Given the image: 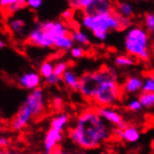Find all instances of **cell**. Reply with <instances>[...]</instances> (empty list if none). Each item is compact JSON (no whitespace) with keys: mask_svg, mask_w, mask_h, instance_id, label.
Wrapping results in <instances>:
<instances>
[{"mask_svg":"<svg viewBox=\"0 0 154 154\" xmlns=\"http://www.w3.org/2000/svg\"><path fill=\"white\" fill-rule=\"evenodd\" d=\"M95 109L107 123L116 126L117 128H123L127 124L123 121L121 113L113 106H96Z\"/></svg>","mask_w":154,"mask_h":154,"instance_id":"9c48e42d","label":"cell"},{"mask_svg":"<svg viewBox=\"0 0 154 154\" xmlns=\"http://www.w3.org/2000/svg\"><path fill=\"white\" fill-rule=\"evenodd\" d=\"M70 67V64L67 61H58L54 64V72L58 76H63V74Z\"/></svg>","mask_w":154,"mask_h":154,"instance_id":"4316f807","label":"cell"},{"mask_svg":"<svg viewBox=\"0 0 154 154\" xmlns=\"http://www.w3.org/2000/svg\"><path fill=\"white\" fill-rule=\"evenodd\" d=\"M69 119L70 118L67 113H65V112L58 113L51 119V127L55 130L63 132L66 128V126L69 122Z\"/></svg>","mask_w":154,"mask_h":154,"instance_id":"e0dca14e","label":"cell"},{"mask_svg":"<svg viewBox=\"0 0 154 154\" xmlns=\"http://www.w3.org/2000/svg\"><path fill=\"white\" fill-rule=\"evenodd\" d=\"M24 102L28 105L33 112L34 118H39L43 115L46 107V97L42 88H37L30 91Z\"/></svg>","mask_w":154,"mask_h":154,"instance_id":"52a82bcc","label":"cell"},{"mask_svg":"<svg viewBox=\"0 0 154 154\" xmlns=\"http://www.w3.org/2000/svg\"><path fill=\"white\" fill-rule=\"evenodd\" d=\"M51 104H52V106L54 109L60 110L63 107V106H64V101H63V99L60 96H55V97H53Z\"/></svg>","mask_w":154,"mask_h":154,"instance_id":"e575fe53","label":"cell"},{"mask_svg":"<svg viewBox=\"0 0 154 154\" xmlns=\"http://www.w3.org/2000/svg\"><path fill=\"white\" fill-rule=\"evenodd\" d=\"M142 92L154 93V72H149L143 78Z\"/></svg>","mask_w":154,"mask_h":154,"instance_id":"d4e9b609","label":"cell"},{"mask_svg":"<svg viewBox=\"0 0 154 154\" xmlns=\"http://www.w3.org/2000/svg\"><path fill=\"white\" fill-rule=\"evenodd\" d=\"M0 154H20L17 151H12L8 149H0Z\"/></svg>","mask_w":154,"mask_h":154,"instance_id":"74e56055","label":"cell"},{"mask_svg":"<svg viewBox=\"0 0 154 154\" xmlns=\"http://www.w3.org/2000/svg\"><path fill=\"white\" fill-rule=\"evenodd\" d=\"M114 11V2L112 0H93L83 11H80L88 15L105 14Z\"/></svg>","mask_w":154,"mask_h":154,"instance_id":"8fae6325","label":"cell"},{"mask_svg":"<svg viewBox=\"0 0 154 154\" xmlns=\"http://www.w3.org/2000/svg\"><path fill=\"white\" fill-rule=\"evenodd\" d=\"M151 35L143 25H133L126 30L124 49L137 61L147 63L151 59Z\"/></svg>","mask_w":154,"mask_h":154,"instance_id":"7a4b0ae2","label":"cell"},{"mask_svg":"<svg viewBox=\"0 0 154 154\" xmlns=\"http://www.w3.org/2000/svg\"><path fill=\"white\" fill-rule=\"evenodd\" d=\"M54 21H44L37 23L28 33L27 40L35 47L50 49L53 47L54 40L57 38L53 28Z\"/></svg>","mask_w":154,"mask_h":154,"instance_id":"8992f818","label":"cell"},{"mask_svg":"<svg viewBox=\"0 0 154 154\" xmlns=\"http://www.w3.org/2000/svg\"><path fill=\"white\" fill-rule=\"evenodd\" d=\"M143 78L138 76H129L125 79L122 84V89L124 94H137L142 92Z\"/></svg>","mask_w":154,"mask_h":154,"instance_id":"5bb4252c","label":"cell"},{"mask_svg":"<svg viewBox=\"0 0 154 154\" xmlns=\"http://www.w3.org/2000/svg\"><path fill=\"white\" fill-rule=\"evenodd\" d=\"M62 80L68 89L72 91H79V77L76 72L69 67L62 76Z\"/></svg>","mask_w":154,"mask_h":154,"instance_id":"9a60e30c","label":"cell"},{"mask_svg":"<svg viewBox=\"0 0 154 154\" xmlns=\"http://www.w3.org/2000/svg\"><path fill=\"white\" fill-rule=\"evenodd\" d=\"M44 79H45V82H46V84L50 85V86H56V85H59L61 82H63L62 77L56 75L55 73H52L50 77Z\"/></svg>","mask_w":154,"mask_h":154,"instance_id":"f546056e","label":"cell"},{"mask_svg":"<svg viewBox=\"0 0 154 154\" xmlns=\"http://www.w3.org/2000/svg\"><path fill=\"white\" fill-rule=\"evenodd\" d=\"M69 51H70V55L74 59H80V58L84 57L86 55V52H87L86 50L84 49V47L80 46V45L73 46Z\"/></svg>","mask_w":154,"mask_h":154,"instance_id":"f1b7e54d","label":"cell"},{"mask_svg":"<svg viewBox=\"0 0 154 154\" xmlns=\"http://www.w3.org/2000/svg\"><path fill=\"white\" fill-rule=\"evenodd\" d=\"M11 145V139L4 134H0V149H7Z\"/></svg>","mask_w":154,"mask_h":154,"instance_id":"d590c367","label":"cell"},{"mask_svg":"<svg viewBox=\"0 0 154 154\" xmlns=\"http://www.w3.org/2000/svg\"><path fill=\"white\" fill-rule=\"evenodd\" d=\"M52 154H71V153H68V152H66V151H62L61 149H59L58 148L53 151Z\"/></svg>","mask_w":154,"mask_h":154,"instance_id":"f35d334b","label":"cell"},{"mask_svg":"<svg viewBox=\"0 0 154 154\" xmlns=\"http://www.w3.org/2000/svg\"><path fill=\"white\" fill-rule=\"evenodd\" d=\"M151 58L154 61V41L151 43Z\"/></svg>","mask_w":154,"mask_h":154,"instance_id":"60d3db41","label":"cell"},{"mask_svg":"<svg viewBox=\"0 0 154 154\" xmlns=\"http://www.w3.org/2000/svg\"><path fill=\"white\" fill-rule=\"evenodd\" d=\"M41 78L42 77L40 76L39 72L34 70H28L20 75V77L18 78L17 82L22 88L25 90L33 91L40 87Z\"/></svg>","mask_w":154,"mask_h":154,"instance_id":"30bf717a","label":"cell"},{"mask_svg":"<svg viewBox=\"0 0 154 154\" xmlns=\"http://www.w3.org/2000/svg\"><path fill=\"white\" fill-rule=\"evenodd\" d=\"M79 154H85V153H79Z\"/></svg>","mask_w":154,"mask_h":154,"instance_id":"7bdbcfd3","label":"cell"},{"mask_svg":"<svg viewBox=\"0 0 154 154\" xmlns=\"http://www.w3.org/2000/svg\"><path fill=\"white\" fill-rule=\"evenodd\" d=\"M25 7H27L26 0H17L15 3H13L7 8V11L11 14H13L23 10V8H25Z\"/></svg>","mask_w":154,"mask_h":154,"instance_id":"83f0119b","label":"cell"},{"mask_svg":"<svg viewBox=\"0 0 154 154\" xmlns=\"http://www.w3.org/2000/svg\"><path fill=\"white\" fill-rule=\"evenodd\" d=\"M6 41L4 40V39H2V38H0V50H2V49H4L5 47H6Z\"/></svg>","mask_w":154,"mask_h":154,"instance_id":"ab89813d","label":"cell"},{"mask_svg":"<svg viewBox=\"0 0 154 154\" xmlns=\"http://www.w3.org/2000/svg\"><path fill=\"white\" fill-rule=\"evenodd\" d=\"M123 94L118 77H114L106 80L100 86L92 103L95 104L96 106H113L121 101Z\"/></svg>","mask_w":154,"mask_h":154,"instance_id":"5b68a950","label":"cell"},{"mask_svg":"<svg viewBox=\"0 0 154 154\" xmlns=\"http://www.w3.org/2000/svg\"><path fill=\"white\" fill-rule=\"evenodd\" d=\"M74 12H75V11L73 10V8H68L61 13V18L63 19V21L70 22L74 17Z\"/></svg>","mask_w":154,"mask_h":154,"instance_id":"1f68e13d","label":"cell"},{"mask_svg":"<svg viewBox=\"0 0 154 154\" xmlns=\"http://www.w3.org/2000/svg\"><path fill=\"white\" fill-rule=\"evenodd\" d=\"M70 37L73 39L74 43L80 45V46L86 47L90 45L91 41H90L89 35L80 29H73L72 31H70Z\"/></svg>","mask_w":154,"mask_h":154,"instance_id":"d6986e66","label":"cell"},{"mask_svg":"<svg viewBox=\"0 0 154 154\" xmlns=\"http://www.w3.org/2000/svg\"><path fill=\"white\" fill-rule=\"evenodd\" d=\"M143 26L150 35L154 37V12H146L142 17Z\"/></svg>","mask_w":154,"mask_h":154,"instance_id":"7402d4cb","label":"cell"},{"mask_svg":"<svg viewBox=\"0 0 154 154\" xmlns=\"http://www.w3.org/2000/svg\"><path fill=\"white\" fill-rule=\"evenodd\" d=\"M113 134L128 143H135L140 138V131L133 125L126 124L123 128H116L113 130Z\"/></svg>","mask_w":154,"mask_h":154,"instance_id":"4fadbf2b","label":"cell"},{"mask_svg":"<svg viewBox=\"0 0 154 154\" xmlns=\"http://www.w3.org/2000/svg\"><path fill=\"white\" fill-rule=\"evenodd\" d=\"M63 132L50 128L44 137V152L45 154H52L53 151L58 148V144L63 140Z\"/></svg>","mask_w":154,"mask_h":154,"instance_id":"7c38bea8","label":"cell"},{"mask_svg":"<svg viewBox=\"0 0 154 154\" xmlns=\"http://www.w3.org/2000/svg\"><path fill=\"white\" fill-rule=\"evenodd\" d=\"M38 72L43 79H46V78L50 77L54 72V63H52L50 60L44 61L39 66Z\"/></svg>","mask_w":154,"mask_h":154,"instance_id":"cb8c5ba5","label":"cell"},{"mask_svg":"<svg viewBox=\"0 0 154 154\" xmlns=\"http://www.w3.org/2000/svg\"><path fill=\"white\" fill-rule=\"evenodd\" d=\"M74 44L75 43L73 39L71 38L70 34H69V35H61V37L56 38L53 43V48L59 51H70L72 47L74 46Z\"/></svg>","mask_w":154,"mask_h":154,"instance_id":"ac0fdd59","label":"cell"},{"mask_svg":"<svg viewBox=\"0 0 154 154\" xmlns=\"http://www.w3.org/2000/svg\"><path fill=\"white\" fill-rule=\"evenodd\" d=\"M100 154H108L107 152H105V151H103V152H101Z\"/></svg>","mask_w":154,"mask_h":154,"instance_id":"b9f144b4","label":"cell"},{"mask_svg":"<svg viewBox=\"0 0 154 154\" xmlns=\"http://www.w3.org/2000/svg\"><path fill=\"white\" fill-rule=\"evenodd\" d=\"M92 34H93L94 38L96 40L101 41V42L106 40L107 37H108V33L107 32H103V31H95V32H93Z\"/></svg>","mask_w":154,"mask_h":154,"instance_id":"836d02e7","label":"cell"},{"mask_svg":"<svg viewBox=\"0 0 154 154\" xmlns=\"http://www.w3.org/2000/svg\"><path fill=\"white\" fill-rule=\"evenodd\" d=\"M24 26H25V22L20 18H14V19L11 20L8 23V27L10 30L18 37L23 35L24 32Z\"/></svg>","mask_w":154,"mask_h":154,"instance_id":"44dd1931","label":"cell"},{"mask_svg":"<svg viewBox=\"0 0 154 154\" xmlns=\"http://www.w3.org/2000/svg\"><path fill=\"white\" fill-rule=\"evenodd\" d=\"M137 62V60L134 58L133 56L129 55V54H119L114 58V64L118 67H129L134 65H135V63Z\"/></svg>","mask_w":154,"mask_h":154,"instance_id":"ffe728a7","label":"cell"},{"mask_svg":"<svg viewBox=\"0 0 154 154\" xmlns=\"http://www.w3.org/2000/svg\"><path fill=\"white\" fill-rule=\"evenodd\" d=\"M114 77H118L117 71L110 66H103L97 70L84 72L79 76V92L85 100L92 102L100 86L106 80Z\"/></svg>","mask_w":154,"mask_h":154,"instance_id":"3957f363","label":"cell"},{"mask_svg":"<svg viewBox=\"0 0 154 154\" xmlns=\"http://www.w3.org/2000/svg\"><path fill=\"white\" fill-rule=\"evenodd\" d=\"M138 99L143 107L151 108L154 106V93L141 92L138 94Z\"/></svg>","mask_w":154,"mask_h":154,"instance_id":"603a6c76","label":"cell"},{"mask_svg":"<svg viewBox=\"0 0 154 154\" xmlns=\"http://www.w3.org/2000/svg\"><path fill=\"white\" fill-rule=\"evenodd\" d=\"M80 24L84 29L91 33L103 31L109 33L111 31H122L123 27L121 22V16L115 11L99 15H88L81 12Z\"/></svg>","mask_w":154,"mask_h":154,"instance_id":"277c9868","label":"cell"},{"mask_svg":"<svg viewBox=\"0 0 154 154\" xmlns=\"http://www.w3.org/2000/svg\"><path fill=\"white\" fill-rule=\"evenodd\" d=\"M142 105L139 101V99L137 98V99H132L130 100L127 104V108L130 110V111H133V112H137V111H139L141 110L142 108Z\"/></svg>","mask_w":154,"mask_h":154,"instance_id":"4dcf8cb0","label":"cell"},{"mask_svg":"<svg viewBox=\"0 0 154 154\" xmlns=\"http://www.w3.org/2000/svg\"><path fill=\"white\" fill-rule=\"evenodd\" d=\"M33 118L34 115L30 106L23 101L13 118L11 127L15 132H20L29 124Z\"/></svg>","mask_w":154,"mask_h":154,"instance_id":"ba28073f","label":"cell"},{"mask_svg":"<svg viewBox=\"0 0 154 154\" xmlns=\"http://www.w3.org/2000/svg\"><path fill=\"white\" fill-rule=\"evenodd\" d=\"M113 131L99 115L95 108H87L76 120L75 125L68 131V137L77 146L84 149H94L108 141Z\"/></svg>","mask_w":154,"mask_h":154,"instance_id":"6da1fadb","label":"cell"},{"mask_svg":"<svg viewBox=\"0 0 154 154\" xmlns=\"http://www.w3.org/2000/svg\"><path fill=\"white\" fill-rule=\"evenodd\" d=\"M114 11L123 17L133 18L134 15V8L128 0H117L115 1Z\"/></svg>","mask_w":154,"mask_h":154,"instance_id":"2e32d148","label":"cell"},{"mask_svg":"<svg viewBox=\"0 0 154 154\" xmlns=\"http://www.w3.org/2000/svg\"><path fill=\"white\" fill-rule=\"evenodd\" d=\"M17 0H0V8H3V10H7V8L15 3Z\"/></svg>","mask_w":154,"mask_h":154,"instance_id":"8d00e7d4","label":"cell"},{"mask_svg":"<svg viewBox=\"0 0 154 154\" xmlns=\"http://www.w3.org/2000/svg\"><path fill=\"white\" fill-rule=\"evenodd\" d=\"M93 0H67L69 8L77 11H83Z\"/></svg>","mask_w":154,"mask_h":154,"instance_id":"484cf974","label":"cell"},{"mask_svg":"<svg viewBox=\"0 0 154 154\" xmlns=\"http://www.w3.org/2000/svg\"><path fill=\"white\" fill-rule=\"evenodd\" d=\"M27 7L30 8L31 10L37 11L42 6L43 4V0H26Z\"/></svg>","mask_w":154,"mask_h":154,"instance_id":"d6a6232c","label":"cell"}]
</instances>
